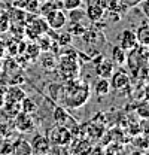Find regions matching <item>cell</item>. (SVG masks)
Masks as SVG:
<instances>
[{"label":"cell","instance_id":"12","mask_svg":"<svg viewBox=\"0 0 149 155\" xmlns=\"http://www.w3.org/2000/svg\"><path fill=\"white\" fill-rule=\"evenodd\" d=\"M111 60L113 61V64H118V66L125 64V61H127V51L124 48H121L119 45L113 46L111 51Z\"/></svg>","mask_w":149,"mask_h":155},{"label":"cell","instance_id":"3","mask_svg":"<svg viewBox=\"0 0 149 155\" xmlns=\"http://www.w3.org/2000/svg\"><path fill=\"white\" fill-rule=\"evenodd\" d=\"M14 127L18 130L19 133H31V131H35L36 124H35L31 115L19 112L18 115L14 118Z\"/></svg>","mask_w":149,"mask_h":155},{"label":"cell","instance_id":"2","mask_svg":"<svg viewBox=\"0 0 149 155\" xmlns=\"http://www.w3.org/2000/svg\"><path fill=\"white\" fill-rule=\"evenodd\" d=\"M111 90L116 91V93H121V94H125L128 96L131 93V79H130V75L119 69L116 72H113L111 75Z\"/></svg>","mask_w":149,"mask_h":155},{"label":"cell","instance_id":"15","mask_svg":"<svg viewBox=\"0 0 149 155\" xmlns=\"http://www.w3.org/2000/svg\"><path fill=\"white\" fill-rule=\"evenodd\" d=\"M136 36H137V42L139 45L142 46H149V24H145L140 25L136 31Z\"/></svg>","mask_w":149,"mask_h":155},{"label":"cell","instance_id":"8","mask_svg":"<svg viewBox=\"0 0 149 155\" xmlns=\"http://www.w3.org/2000/svg\"><path fill=\"white\" fill-rule=\"evenodd\" d=\"M48 140L49 143H54V145H64L70 140V133L66 127L58 125L57 128L51 130V133L48 134Z\"/></svg>","mask_w":149,"mask_h":155},{"label":"cell","instance_id":"29","mask_svg":"<svg viewBox=\"0 0 149 155\" xmlns=\"http://www.w3.org/2000/svg\"><path fill=\"white\" fill-rule=\"evenodd\" d=\"M0 155H3V154H0Z\"/></svg>","mask_w":149,"mask_h":155},{"label":"cell","instance_id":"14","mask_svg":"<svg viewBox=\"0 0 149 155\" xmlns=\"http://www.w3.org/2000/svg\"><path fill=\"white\" fill-rule=\"evenodd\" d=\"M19 107H21V112H24V114H28V115H31V114H35L37 110V103L31 98V97L25 96L22 100H21V103H19Z\"/></svg>","mask_w":149,"mask_h":155},{"label":"cell","instance_id":"28","mask_svg":"<svg viewBox=\"0 0 149 155\" xmlns=\"http://www.w3.org/2000/svg\"><path fill=\"white\" fill-rule=\"evenodd\" d=\"M3 72V61H2V58H0V73Z\"/></svg>","mask_w":149,"mask_h":155},{"label":"cell","instance_id":"4","mask_svg":"<svg viewBox=\"0 0 149 155\" xmlns=\"http://www.w3.org/2000/svg\"><path fill=\"white\" fill-rule=\"evenodd\" d=\"M95 63V73L98 78H106L109 79L111 75L115 72V64L109 58H104L103 55H98V58H94Z\"/></svg>","mask_w":149,"mask_h":155},{"label":"cell","instance_id":"16","mask_svg":"<svg viewBox=\"0 0 149 155\" xmlns=\"http://www.w3.org/2000/svg\"><path fill=\"white\" fill-rule=\"evenodd\" d=\"M72 118L69 115V112H67V109L66 107H61V106H57L55 109H54V121H55L57 124H60V125H66V121H70Z\"/></svg>","mask_w":149,"mask_h":155},{"label":"cell","instance_id":"6","mask_svg":"<svg viewBox=\"0 0 149 155\" xmlns=\"http://www.w3.org/2000/svg\"><path fill=\"white\" fill-rule=\"evenodd\" d=\"M118 40H119V46L124 48L125 51H134L137 48V45H139L136 31H133L130 28L122 30L119 33V36H118Z\"/></svg>","mask_w":149,"mask_h":155},{"label":"cell","instance_id":"17","mask_svg":"<svg viewBox=\"0 0 149 155\" xmlns=\"http://www.w3.org/2000/svg\"><path fill=\"white\" fill-rule=\"evenodd\" d=\"M84 3V0H61V8H64L66 11H73L81 8Z\"/></svg>","mask_w":149,"mask_h":155},{"label":"cell","instance_id":"10","mask_svg":"<svg viewBox=\"0 0 149 155\" xmlns=\"http://www.w3.org/2000/svg\"><path fill=\"white\" fill-rule=\"evenodd\" d=\"M104 11H106V9H104L98 2H95V3H90V5H88V8H87V11H85V17L90 19L91 22H98L100 19L103 18Z\"/></svg>","mask_w":149,"mask_h":155},{"label":"cell","instance_id":"13","mask_svg":"<svg viewBox=\"0 0 149 155\" xmlns=\"http://www.w3.org/2000/svg\"><path fill=\"white\" fill-rule=\"evenodd\" d=\"M94 91L97 93V96H108L111 93V82L106 78H98L94 82Z\"/></svg>","mask_w":149,"mask_h":155},{"label":"cell","instance_id":"19","mask_svg":"<svg viewBox=\"0 0 149 155\" xmlns=\"http://www.w3.org/2000/svg\"><path fill=\"white\" fill-rule=\"evenodd\" d=\"M69 12H70L69 18L72 19L73 22H81V19L85 17V12H84V11H81L79 8H78V9H73V11H69Z\"/></svg>","mask_w":149,"mask_h":155},{"label":"cell","instance_id":"24","mask_svg":"<svg viewBox=\"0 0 149 155\" xmlns=\"http://www.w3.org/2000/svg\"><path fill=\"white\" fill-rule=\"evenodd\" d=\"M5 90H6V88H3V87L0 85V109H2V106L5 104Z\"/></svg>","mask_w":149,"mask_h":155},{"label":"cell","instance_id":"5","mask_svg":"<svg viewBox=\"0 0 149 155\" xmlns=\"http://www.w3.org/2000/svg\"><path fill=\"white\" fill-rule=\"evenodd\" d=\"M45 21H46V24H48L49 28H52V30H60V28H63V27L66 25L67 17H66V14H64L61 9H52L51 12L46 14Z\"/></svg>","mask_w":149,"mask_h":155},{"label":"cell","instance_id":"25","mask_svg":"<svg viewBox=\"0 0 149 155\" xmlns=\"http://www.w3.org/2000/svg\"><path fill=\"white\" fill-rule=\"evenodd\" d=\"M142 2H143V11L149 18V0H142Z\"/></svg>","mask_w":149,"mask_h":155},{"label":"cell","instance_id":"27","mask_svg":"<svg viewBox=\"0 0 149 155\" xmlns=\"http://www.w3.org/2000/svg\"><path fill=\"white\" fill-rule=\"evenodd\" d=\"M3 54H5V48H3V46L0 45V58L3 57Z\"/></svg>","mask_w":149,"mask_h":155},{"label":"cell","instance_id":"20","mask_svg":"<svg viewBox=\"0 0 149 155\" xmlns=\"http://www.w3.org/2000/svg\"><path fill=\"white\" fill-rule=\"evenodd\" d=\"M139 128H140V131L146 136V137H149V118H143V119H142Z\"/></svg>","mask_w":149,"mask_h":155},{"label":"cell","instance_id":"30","mask_svg":"<svg viewBox=\"0 0 149 155\" xmlns=\"http://www.w3.org/2000/svg\"><path fill=\"white\" fill-rule=\"evenodd\" d=\"M90 2H91V0H90Z\"/></svg>","mask_w":149,"mask_h":155},{"label":"cell","instance_id":"26","mask_svg":"<svg viewBox=\"0 0 149 155\" xmlns=\"http://www.w3.org/2000/svg\"><path fill=\"white\" fill-rule=\"evenodd\" d=\"M6 131H8V125L0 122V134H2V136H6V134H8Z\"/></svg>","mask_w":149,"mask_h":155},{"label":"cell","instance_id":"18","mask_svg":"<svg viewBox=\"0 0 149 155\" xmlns=\"http://www.w3.org/2000/svg\"><path fill=\"white\" fill-rule=\"evenodd\" d=\"M137 115L140 116L142 119L143 118H149V101L145 103H140L139 107H137Z\"/></svg>","mask_w":149,"mask_h":155},{"label":"cell","instance_id":"9","mask_svg":"<svg viewBox=\"0 0 149 155\" xmlns=\"http://www.w3.org/2000/svg\"><path fill=\"white\" fill-rule=\"evenodd\" d=\"M27 96L25 91L19 85H11L9 88L5 90V101L11 103H21V100Z\"/></svg>","mask_w":149,"mask_h":155},{"label":"cell","instance_id":"21","mask_svg":"<svg viewBox=\"0 0 149 155\" xmlns=\"http://www.w3.org/2000/svg\"><path fill=\"white\" fill-rule=\"evenodd\" d=\"M70 42H72V35L70 33H64V35H61V38L58 39V43L61 46H69Z\"/></svg>","mask_w":149,"mask_h":155},{"label":"cell","instance_id":"22","mask_svg":"<svg viewBox=\"0 0 149 155\" xmlns=\"http://www.w3.org/2000/svg\"><path fill=\"white\" fill-rule=\"evenodd\" d=\"M0 154L12 155V142H5V143H3V148L0 149Z\"/></svg>","mask_w":149,"mask_h":155},{"label":"cell","instance_id":"11","mask_svg":"<svg viewBox=\"0 0 149 155\" xmlns=\"http://www.w3.org/2000/svg\"><path fill=\"white\" fill-rule=\"evenodd\" d=\"M33 149L28 140L25 139H18L17 142L12 143V155H31Z\"/></svg>","mask_w":149,"mask_h":155},{"label":"cell","instance_id":"1","mask_svg":"<svg viewBox=\"0 0 149 155\" xmlns=\"http://www.w3.org/2000/svg\"><path fill=\"white\" fill-rule=\"evenodd\" d=\"M63 103L70 109H79L90 98V85L87 82L69 81L67 85L63 87Z\"/></svg>","mask_w":149,"mask_h":155},{"label":"cell","instance_id":"7","mask_svg":"<svg viewBox=\"0 0 149 155\" xmlns=\"http://www.w3.org/2000/svg\"><path fill=\"white\" fill-rule=\"evenodd\" d=\"M30 145H31L33 154H36V155L48 154L49 152V148H51V143H49L48 137L43 134H36L30 140Z\"/></svg>","mask_w":149,"mask_h":155},{"label":"cell","instance_id":"23","mask_svg":"<svg viewBox=\"0 0 149 155\" xmlns=\"http://www.w3.org/2000/svg\"><path fill=\"white\" fill-rule=\"evenodd\" d=\"M39 43H40V48L43 51H48V45H51L49 36H42V40H39Z\"/></svg>","mask_w":149,"mask_h":155}]
</instances>
